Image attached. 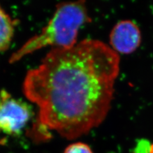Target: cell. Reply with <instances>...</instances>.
I'll list each match as a JSON object with an SVG mask.
<instances>
[{
	"mask_svg": "<svg viewBox=\"0 0 153 153\" xmlns=\"http://www.w3.org/2000/svg\"><path fill=\"white\" fill-rule=\"evenodd\" d=\"M91 22L85 1L61 3L49 22L40 33L31 37L13 53L10 63H16L25 56L44 47L68 49L75 46L82 26Z\"/></svg>",
	"mask_w": 153,
	"mask_h": 153,
	"instance_id": "2",
	"label": "cell"
},
{
	"mask_svg": "<svg viewBox=\"0 0 153 153\" xmlns=\"http://www.w3.org/2000/svg\"><path fill=\"white\" fill-rule=\"evenodd\" d=\"M16 22L0 6V51L8 49L15 31Z\"/></svg>",
	"mask_w": 153,
	"mask_h": 153,
	"instance_id": "5",
	"label": "cell"
},
{
	"mask_svg": "<svg viewBox=\"0 0 153 153\" xmlns=\"http://www.w3.org/2000/svg\"><path fill=\"white\" fill-rule=\"evenodd\" d=\"M148 153H153V143H152V144L151 145L150 149H149V152H148Z\"/></svg>",
	"mask_w": 153,
	"mask_h": 153,
	"instance_id": "7",
	"label": "cell"
},
{
	"mask_svg": "<svg viewBox=\"0 0 153 153\" xmlns=\"http://www.w3.org/2000/svg\"><path fill=\"white\" fill-rule=\"evenodd\" d=\"M31 116V108L27 103L13 97L5 90L0 91V133L18 135Z\"/></svg>",
	"mask_w": 153,
	"mask_h": 153,
	"instance_id": "3",
	"label": "cell"
},
{
	"mask_svg": "<svg viewBox=\"0 0 153 153\" xmlns=\"http://www.w3.org/2000/svg\"><path fill=\"white\" fill-rule=\"evenodd\" d=\"M119 70V54L103 42L85 39L49 52L26 74L23 92L38 107L40 126L73 140L106 118Z\"/></svg>",
	"mask_w": 153,
	"mask_h": 153,
	"instance_id": "1",
	"label": "cell"
},
{
	"mask_svg": "<svg viewBox=\"0 0 153 153\" xmlns=\"http://www.w3.org/2000/svg\"><path fill=\"white\" fill-rule=\"evenodd\" d=\"M63 153H93L91 148L83 142H75L67 147Z\"/></svg>",
	"mask_w": 153,
	"mask_h": 153,
	"instance_id": "6",
	"label": "cell"
},
{
	"mask_svg": "<svg viewBox=\"0 0 153 153\" xmlns=\"http://www.w3.org/2000/svg\"><path fill=\"white\" fill-rule=\"evenodd\" d=\"M141 42L140 29L130 20L119 21L110 33V47L119 54H132L139 47Z\"/></svg>",
	"mask_w": 153,
	"mask_h": 153,
	"instance_id": "4",
	"label": "cell"
}]
</instances>
